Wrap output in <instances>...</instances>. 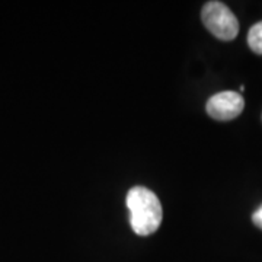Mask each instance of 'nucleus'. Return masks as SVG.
<instances>
[{
    "mask_svg": "<svg viewBox=\"0 0 262 262\" xmlns=\"http://www.w3.org/2000/svg\"><path fill=\"white\" fill-rule=\"evenodd\" d=\"M206 28L222 41H232L239 34V22L232 10L222 2H208L201 10Z\"/></svg>",
    "mask_w": 262,
    "mask_h": 262,
    "instance_id": "f03ea898",
    "label": "nucleus"
},
{
    "mask_svg": "<svg viewBox=\"0 0 262 262\" xmlns=\"http://www.w3.org/2000/svg\"><path fill=\"white\" fill-rule=\"evenodd\" d=\"M252 222L253 225L256 226V227H259V229H262V204L261 207L255 211L252 214Z\"/></svg>",
    "mask_w": 262,
    "mask_h": 262,
    "instance_id": "39448f33",
    "label": "nucleus"
},
{
    "mask_svg": "<svg viewBox=\"0 0 262 262\" xmlns=\"http://www.w3.org/2000/svg\"><path fill=\"white\" fill-rule=\"evenodd\" d=\"M130 211V225L134 233L149 236L155 233L162 225L163 210L158 195L149 188H131L125 198Z\"/></svg>",
    "mask_w": 262,
    "mask_h": 262,
    "instance_id": "f257e3e1",
    "label": "nucleus"
},
{
    "mask_svg": "<svg viewBox=\"0 0 262 262\" xmlns=\"http://www.w3.org/2000/svg\"><path fill=\"white\" fill-rule=\"evenodd\" d=\"M245 108L242 95L233 91H225L213 95L207 101V114L217 121H230L239 117Z\"/></svg>",
    "mask_w": 262,
    "mask_h": 262,
    "instance_id": "7ed1b4c3",
    "label": "nucleus"
},
{
    "mask_svg": "<svg viewBox=\"0 0 262 262\" xmlns=\"http://www.w3.org/2000/svg\"><path fill=\"white\" fill-rule=\"evenodd\" d=\"M248 46L255 54H262V20L255 24L248 32Z\"/></svg>",
    "mask_w": 262,
    "mask_h": 262,
    "instance_id": "20e7f679",
    "label": "nucleus"
}]
</instances>
